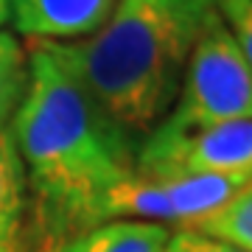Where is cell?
Returning a JSON list of instances; mask_svg holds the SVG:
<instances>
[{"instance_id":"7c38bea8","label":"cell","mask_w":252,"mask_h":252,"mask_svg":"<svg viewBox=\"0 0 252 252\" xmlns=\"http://www.w3.org/2000/svg\"><path fill=\"white\" fill-rule=\"evenodd\" d=\"M165 252H244V250H238L233 244L216 241L210 235H202L196 230H171Z\"/></svg>"},{"instance_id":"8fae6325","label":"cell","mask_w":252,"mask_h":252,"mask_svg":"<svg viewBox=\"0 0 252 252\" xmlns=\"http://www.w3.org/2000/svg\"><path fill=\"white\" fill-rule=\"evenodd\" d=\"M213 6L252 70V0H213Z\"/></svg>"},{"instance_id":"52a82bcc","label":"cell","mask_w":252,"mask_h":252,"mask_svg":"<svg viewBox=\"0 0 252 252\" xmlns=\"http://www.w3.org/2000/svg\"><path fill=\"white\" fill-rule=\"evenodd\" d=\"M0 252H54L36 227L11 132H0Z\"/></svg>"},{"instance_id":"277c9868","label":"cell","mask_w":252,"mask_h":252,"mask_svg":"<svg viewBox=\"0 0 252 252\" xmlns=\"http://www.w3.org/2000/svg\"><path fill=\"white\" fill-rule=\"evenodd\" d=\"M252 177L244 174H190L149 180L135 177L118 188L104 207V221H152L168 230H185L196 219L221 207Z\"/></svg>"},{"instance_id":"4fadbf2b","label":"cell","mask_w":252,"mask_h":252,"mask_svg":"<svg viewBox=\"0 0 252 252\" xmlns=\"http://www.w3.org/2000/svg\"><path fill=\"white\" fill-rule=\"evenodd\" d=\"M6 23H11V0H0V31Z\"/></svg>"},{"instance_id":"7a4b0ae2","label":"cell","mask_w":252,"mask_h":252,"mask_svg":"<svg viewBox=\"0 0 252 252\" xmlns=\"http://www.w3.org/2000/svg\"><path fill=\"white\" fill-rule=\"evenodd\" d=\"M213 14V0H118L95 34L59 45L104 112L140 143L171 112Z\"/></svg>"},{"instance_id":"3957f363","label":"cell","mask_w":252,"mask_h":252,"mask_svg":"<svg viewBox=\"0 0 252 252\" xmlns=\"http://www.w3.org/2000/svg\"><path fill=\"white\" fill-rule=\"evenodd\" d=\"M244 118H252V70L216 11L193 45L171 112L149 135L180 137Z\"/></svg>"},{"instance_id":"6da1fadb","label":"cell","mask_w":252,"mask_h":252,"mask_svg":"<svg viewBox=\"0 0 252 252\" xmlns=\"http://www.w3.org/2000/svg\"><path fill=\"white\" fill-rule=\"evenodd\" d=\"M36 227L59 252L107 224L104 207L137 177V140L90 95L59 42H31L28 87L9 124Z\"/></svg>"},{"instance_id":"5b68a950","label":"cell","mask_w":252,"mask_h":252,"mask_svg":"<svg viewBox=\"0 0 252 252\" xmlns=\"http://www.w3.org/2000/svg\"><path fill=\"white\" fill-rule=\"evenodd\" d=\"M190 174L252 177V118L180 137L149 135L137 146V177L165 180Z\"/></svg>"},{"instance_id":"8992f818","label":"cell","mask_w":252,"mask_h":252,"mask_svg":"<svg viewBox=\"0 0 252 252\" xmlns=\"http://www.w3.org/2000/svg\"><path fill=\"white\" fill-rule=\"evenodd\" d=\"M118 0H11L14 34L31 42H79L95 34Z\"/></svg>"},{"instance_id":"ba28073f","label":"cell","mask_w":252,"mask_h":252,"mask_svg":"<svg viewBox=\"0 0 252 252\" xmlns=\"http://www.w3.org/2000/svg\"><path fill=\"white\" fill-rule=\"evenodd\" d=\"M171 230L152 221H107L76 235L59 252H165Z\"/></svg>"},{"instance_id":"30bf717a","label":"cell","mask_w":252,"mask_h":252,"mask_svg":"<svg viewBox=\"0 0 252 252\" xmlns=\"http://www.w3.org/2000/svg\"><path fill=\"white\" fill-rule=\"evenodd\" d=\"M28 87V48L14 31H0V132L9 129Z\"/></svg>"},{"instance_id":"9c48e42d","label":"cell","mask_w":252,"mask_h":252,"mask_svg":"<svg viewBox=\"0 0 252 252\" xmlns=\"http://www.w3.org/2000/svg\"><path fill=\"white\" fill-rule=\"evenodd\" d=\"M185 230H196L216 241L233 244L244 252H252V180L241 190H235L221 207L196 219Z\"/></svg>"}]
</instances>
